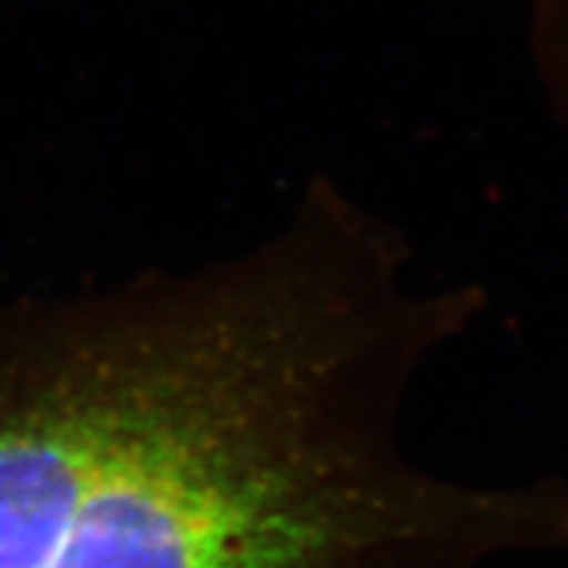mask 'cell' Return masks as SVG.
I'll return each instance as SVG.
<instances>
[{
    "label": "cell",
    "mask_w": 568,
    "mask_h": 568,
    "mask_svg": "<svg viewBox=\"0 0 568 568\" xmlns=\"http://www.w3.org/2000/svg\"><path fill=\"white\" fill-rule=\"evenodd\" d=\"M108 345L97 293L0 314V568H27L88 447Z\"/></svg>",
    "instance_id": "6da1fadb"
},
{
    "label": "cell",
    "mask_w": 568,
    "mask_h": 568,
    "mask_svg": "<svg viewBox=\"0 0 568 568\" xmlns=\"http://www.w3.org/2000/svg\"><path fill=\"white\" fill-rule=\"evenodd\" d=\"M534 70L548 108L568 131V0H551L534 30Z\"/></svg>",
    "instance_id": "7a4b0ae2"
}]
</instances>
